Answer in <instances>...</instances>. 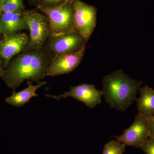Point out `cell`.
<instances>
[{"mask_svg":"<svg viewBox=\"0 0 154 154\" xmlns=\"http://www.w3.org/2000/svg\"><path fill=\"white\" fill-rule=\"evenodd\" d=\"M54 57L45 46L39 50H24L11 60L2 78L14 91L25 80L39 82L46 76Z\"/></svg>","mask_w":154,"mask_h":154,"instance_id":"obj_1","label":"cell"},{"mask_svg":"<svg viewBox=\"0 0 154 154\" xmlns=\"http://www.w3.org/2000/svg\"><path fill=\"white\" fill-rule=\"evenodd\" d=\"M142 83L131 79L122 70L116 71L103 79L102 95L110 107L123 111L136 99Z\"/></svg>","mask_w":154,"mask_h":154,"instance_id":"obj_2","label":"cell"},{"mask_svg":"<svg viewBox=\"0 0 154 154\" xmlns=\"http://www.w3.org/2000/svg\"><path fill=\"white\" fill-rule=\"evenodd\" d=\"M22 13L30 32L29 41L24 50L42 49L51 35L47 17L33 10H25Z\"/></svg>","mask_w":154,"mask_h":154,"instance_id":"obj_3","label":"cell"},{"mask_svg":"<svg viewBox=\"0 0 154 154\" xmlns=\"http://www.w3.org/2000/svg\"><path fill=\"white\" fill-rule=\"evenodd\" d=\"M40 12L46 15L51 36H57L75 29L74 24L72 2H66L54 8L37 7Z\"/></svg>","mask_w":154,"mask_h":154,"instance_id":"obj_4","label":"cell"},{"mask_svg":"<svg viewBox=\"0 0 154 154\" xmlns=\"http://www.w3.org/2000/svg\"><path fill=\"white\" fill-rule=\"evenodd\" d=\"M72 4L75 28L87 42L96 27L97 9L80 0H74Z\"/></svg>","mask_w":154,"mask_h":154,"instance_id":"obj_5","label":"cell"},{"mask_svg":"<svg viewBox=\"0 0 154 154\" xmlns=\"http://www.w3.org/2000/svg\"><path fill=\"white\" fill-rule=\"evenodd\" d=\"M87 42L76 29L57 36H50L45 47L54 56L79 50Z\"/></svg>","mask_w":154,"mask_h":154,"instance_id":"obj_6","label":"cell"},{"mask_svg":"<svg viewBox=\"0 0 154 154\" xmlns=\"http://www.w3.org/2000/svg\"><path fill=\"white\" fill-rule=\"evenodd\" d=\"M123 134L115 136L116 141L125 146H133L140 148L150 136V131L146 116L138 113L132 124L123 130Z\"/></svg>","mask_w":154,"mask_h":154,"instance_id":"obj_7","label":"cell"},{"mask_svg":"<svg viewBox=\"0 0 154 154\" xmlns=\"http://www.w3.org/2000/svg\"><path fill=\"white\" fill-rule=\"evenodd\" d=\"M102 95V91L97 90L94 85L84 83L79 85L71 87L69 91L65 92L59 96L45 95V96L53 98L57 101L61 98L72 97L82 102L89 108H93L96 105L101 104V96Z\"/></svg>","mask_w":154,"mask_h":154,"instance_id":"obj_8","label":"cell"},{"mask_svg":"<svg viewBox=\"0 0 154 154\" xmlns=\"http://www.w3.org/2000/svg\"><path fill=\"white\" fill-rule=\"evenodd\" d=\"M85 48V45L78 51L54 57L48 69L46 76H55L73 71L82 60Z\"/></svg>","mask_w":154,"mask_h":154,"instance_id":"obj_9","label":"cell"},{"mask_svg":"<svg viewBox=\"0 0 154 154\" xmlns=\"http://www.w3.org/2000/svg\"><path fill=\"white\" fill-rule=\"evenodd\" d=\"M29 38L25 33L4 35L0 38V57L5 69L13 58L25 50Z\"/></svg>","mask_w":154,"mask_h":154,"instance_id":"obj_10","label":"cell"},{"mask_svg":"<svg viewBox=\"0 0 154 154\" xmlns=\"http://www.w3.org/2000/svg\"><path fill=\"white\" fill-rule=\"evenodd\" d=\"M23 12H6L0 14L2 35H10L28 29Z\"/></svg>","mask_w":154,"mask_h":154,"instance_id":"obj_11","label":"cell"},{"mask_svg":"<svg viewBox=\"0 0 154 154\" xmlns=\"http://www.w3.org/2000/svg\"><path fill=\"white\" fill-rule=\"evenodd\" d=\"M28 88L18 92L14 91L12 95L6 98V102L9 105L17 107H22L26 103L30 102L33 97H36L38 94L36 91L39 88L47 84L46 81L39 82L37 85H33L32 82L28 81Z\"/></svg>","mask_w":154,"mask_h":154,"instance_id":"obj_12","label":"cell"},{"mask_svg":"<svg viewBox=\"0 0 154 154\" xmlns=\"http://www.w3.org/2000/svg\"><path fill=\"white\" fill-rule=\"evenodd\" d=\"M140 96L136 99L139 113L149 117L154 115V90L148 86L139 89Z\"/></svg>","mask_w":154,"mask_h":154,"instance_id":"obj_13","label":"cell"},{"mask_svg":"<svg viewBox=\"0 0 154 154\" xmlns=\"http://www.w3.org/2000/svg\"><path fill=\"white\" fill-rule=\"evenodd\" d=\"M24 11V0H3L2 13L23 12Z\"/></svg>","mask_w":154,"mask_h":154,"instance_id":"obj_14","label":"cell"},{"mask_svg":"<svg viewBox=\"0 0 154 154\" xmlns=\"http://www.w3.org/2000/svg\"><path fill=\"white\" fill-rule=\"evenodd\" d=\"M124 144L111 140L105 145L102 154H123L125 151Z\"/></svg>","mask_w":154,"mask_h":154,"instance_id":"obj_15","label":"cell"},{"mask_svg":"<svg viewBox=\"0 0 154 154\" xmlns=\"http://www.w3.org/2000/svg\"><path fill=\"white\" fill-rule=\"evenodd\" d=\"M66 2V0H39L37 7L54 8Z\"/></svg>","mask_w":154,"mask_h":154,"instance_id":"obj_16","label":"cell"},{"mask_svg":"<svg viewBox=\"0 0 154 154\" xmlns=\"http://www.w3.org/2000/svg\"><path fill=\"white\" fill-rule=\"evenodd\" d=\"M146 154H154V138L150 136L140 148Z\"/></svg>","mask_w":154,"mask_h":154,"instance_id":"obj_17","label":"cell"},{"mask_svg":"<svg viewBox=\"0 0 154 154\" xmlns=\"http://www.w3.org/2000/svg\"><path fill=\"white\" fill-rule=\"evenodd\" d=\"M146 118L147 120L149 126L150 136L154 138V115L149 117L146 116Z\"/></svg>","mask_w":154,"mask_h":154,"instance_id":"obj_18","label":"cell"},{"mask_svg":"<svg viewBox=\"0 0 154 154\" xmlns=\"http://www.w3.org/2000/svg\"><path fill=\"white\" fill-rule=\"evenodd\" d=\"M5 70V67H4L2 60L0 57V77L2 76Z\"/></svg>","mask_w":154,"mask_h":154,"instance_id":"obj_19","label":"cell"},{"mask_svg":"<svg viewBox=\"0 0 154 154\" xmlns=\"http://www.w3.org/2000/svg\"><path fill=\"white\" fill-rule=\"evenodd\" d=\"M3 0H0V14L2 13V9Z\"/></svg>","mask_w":154,"mask_h":154,"instance_id":"obj_20","label":"cell"},{"mask_svg":"<svg viewBox=\"0 0 154 154\" xmlns=\"http://www.w3.org/2000/svg\"><path fill=\"white\" fill-rule=\"evenodd\" d=\"M67 2L72 3L73 2L74 0H66Z\"/></svg>","mask_w":154,"mask_h":154,"instance_id":"obj_21","label":"cell"},{"mask_svg":"<svg viewBox=\"0 0 154 154\" xmlns=\"http://www.w3.org/2000/svg\"><path fill=\"white\" fill-rule=\"evenodd\" d=\"M2 31H1V28H0V38H2Z\"/></svg>","mask_w":154,"mask_h":154,"instance_id":"obj_22","label":"cell"},{"mask_svg":"<svg viewBox=\"0 0 154 154\" xmlns=\"http://www.w3.org/2000/svg\"><path fill=\"white\" fill-rule=\"evenodd\" d=\"M31 1H33V2H38L39 1V0H31Z\"/></svg>","mask_w":154,"mask_h":154,"instance_id":"obj_23","label":"cell"}]
</instances>
